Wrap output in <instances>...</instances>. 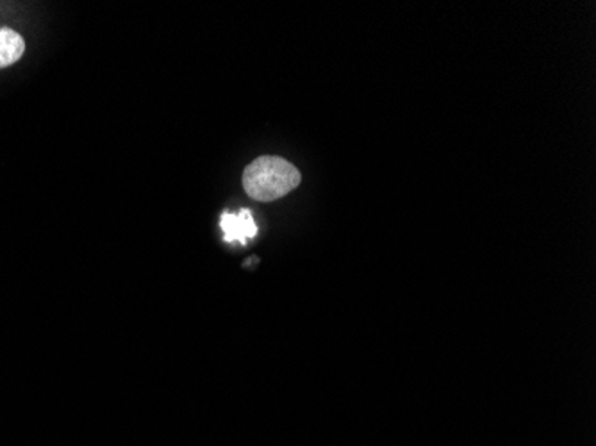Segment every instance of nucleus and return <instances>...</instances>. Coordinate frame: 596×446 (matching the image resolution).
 <instances>
[{"label": "nucleus", "mask_w": 596, "mask_h": 446, "mask_svg": "<svg viewBox=\"0 0 596 446\" xmlns=\"http://www.w3.org/2000/svg\"><path fill=\"white\" fill-rule=\"evenodd\" d=\"M25 42L19 33L0 30V68L10 67L24 56Z\"/></svg>", "instance_id": "3"}, {"label": "nucleus", "mask_w": 596, "mask_h": 446, "mask_svg": "<svg viewBox=\"0 0 596 446\" xmlns=\"http://www.w3.org/2000/svg\"><path fill=\"white\" fill-rule=\"evenodd\" d=\"M220 227L224 231V240L227 243H241L245 245L248 240H252L258 235V226L254 221L252 213L248 209H241L238 215L225 211L220 220Z\"/></svg>", "instance_id": "2"}, {"label": "nucleus", "mask_w": 596, "mask_h": 446, "mask_svg": "<svg viewBox=\"0 0 596 446\" xmlns=\"http://www.w3.org/2000/svg\"><path fill=\"white\" fill-rule=\"evenodd\" d=\"M302 175L286 159L265 156L248 164L244 172V190L258 202L286 197L301 184Z\"/></svg>", "instance_id": "1"}]
</instances>
